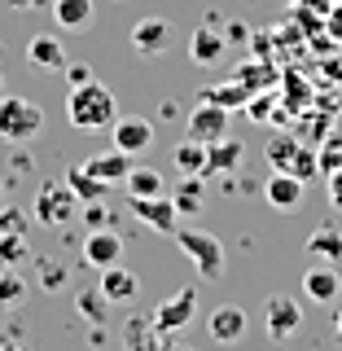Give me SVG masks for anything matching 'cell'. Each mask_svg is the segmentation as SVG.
<instances>
[{"instance_id":"1","label":"cell","mask_w":342,"mask_h":351,"mask_svg":"<svg viewBox=\"0 0 342 351\" xmlns=\"http://www.w3.org/2000/svg\"><path fill=\"white\" fill-rule=\"evenodd\" d=\"M114 119H119V101L106 84L88 80V84H75L71 93H66V123L71 128L106 132V128H114Z\"/></svg>"},{"instance_id":"2","label":"cell","mask_w":342,"mask_h":351,"mask_svg":"<svg viewBox=\"0 0 342 351\" xmlns=\"http://www.w3.org/2000/svg\"><path fill=\"white\" fill-rule=\"evenodd\" d=\"M40 128H44V110L36 101H27L18 93L0 97V141L5 145H27V141L40 136Z\"/></svg>"},{"instance_id":"3","label":"cell","mask_w":342,"mask_h":351,"mask_svg":"<svg viewBox=\"0 0 342 351\" xmlns=\"http://www.w3.org/2000/svg\"><path fill=\"white\" fill-rule=\"evenodd\" d=\"M175 241H180V250L197 263V277L202 281L224 277V246H219L215 233H206V228H175Z\"/></svg>"},{"instance_id":"4","label":"cell","mask_w":342,"mask_h":351,"mask_svg":"<svg viewBox=\"0 0 342 351\" xmlns=\"http://www.w3.org/2000/svg\"><path fill=\"white\" fill-rule=\"evenodd\" d=\"M36 219L40 224H49V228H62V224H71L75 215H80V197H75V189L66 180H49V184H40V193H36Z\"/></svg>"},{"instance_id":"5","label":"cell","mask_w":342,"mask_h":351,"mask_svg":"<svg viewBox=\"0 0 342 351\" xmlns=\"http://www.w3.org/2000/svg\"><path fill=\"white\" fill-rule=\"evenodd\" d=\"M193 312H197V285H184V290H175L171 299L158 303V312H154V321H149V334H158V338L180 334V329L193 321Z\"/></svg>"},{"instance_id":"6","label":"cell","mask_w":342,"mask_h":351,"mask_svg":"<svg viewBox=\"0 0 342 351\" xmlns=\"http://www.w3.org/2000/svg\"><path fill=\"white\" fill-rule=\"evenodd\" d=\"M303 325V307L290 299V294H268V303H263V329H268L272 343H285V338H294V329Z\"/></svg>"},{"instance_id":"7","label":"cell","mask_w":342,"mask_h":351,"mask_svg":"<svg viewBox=\"0 0 342 351\" xmlns=\"http://www.w3.org/2000/svg\"><path fill=\"white\" fill-rule=\"evenodd\" d=\"M184 132H189V141L211 145V141L228 136V110L215 106V101H197V106L189 110V119H184Z\"/></svg>"},{"instance_id":"8","label":"cell","mask_w":342,"mask_h":351,"mask_svg":"<svg viewBox=\"0 0 342 351\" xmlns=\"http://www.w3.org/2000/svg\"><path fill=\"white\" fill-rule=\"evenodd\" d=\"M206 334H211V343H224V347L241 343V338L250 334V316H246V307H237V303H219L215 312L206 316Z\"/></svg>"},{"instance_id":"9","label":"cell","mask_w":342,"mask_h":351,"mask_svg":"<svg viewBox=\"0 0 342 351\" xmlns=\"http://www.w3.org/2000/svg\"><path fill=\"white\" fill-rule=\"evenodd\" d=\"M303 193H307V184L299 180V176H290V171H272L268 184H263L268 206H272V211H281V215H294V211H299V206H303Z\"/></svg>"},{"instance_id":"10","label":"cell","mask_w":342,"mask_h":351,"mask_svg":"<svg viewBox=\"0 0 342 351\" xmlns=\"http://www.w3.org/2000/svg\"><path fill=\"white\" fill-rule=\"evenodd\" d=\"M171 40H175V31H171L167 18H141L136 27H132V49L145 53V58H158V53H167Z\"/></svg>"},{"instance_id":"11","label":"cell","mask_w":342,"mask_h":351,"mask_svg":"<svg viewBox=\"0 0 342 351\" xmlns=\"http://www.w3.org/2000/svg\"><path fill=\"white\" fill-rule=\"evenodd\" d=\"M123 259V237L114 233V228H93L84 241V263H93L97 272L101 268H114V263Z\"/></svg>"},{"instance_id":"12","label":"cell","mask_w":342,"mask_h":351,"mask_svg":"<svg viewBox=\"0 0 342 351\" xmlns=\"http://www.w3.org/2000/svg\"><path fill=\"white\" fill-rule=\"evenodd\" d=\"M132 215L141 219V224L158 228V233H175V219H180V211H175L171 197H132Z\"/></svg>"},{"instance_id":"13","label":"cell","mask_w":342,"mask_h":351,"mask_svg":"<svg viewBox=\"0 0 342 351\" xmlns=\"http://www.w3.org/2000/svg\"><path fill=\"white\" fill-rule=\"evenodd\" d=\"M114 149H123L127 158H136V154H145L154 145V123L149 119H114Z\"/></svg>"},{"instance_id":"14","label":"cell","mask_w":342,"mask_h":351,"mask_svg":"<svg viewBox=\"0 0 342 351\" xmlns=\"http://www.w3.org/2000/svg\"><path fill=\"white\" fill-rule=\"evenodd\" d=\"M27 66L31 71H44V75H62L66 71V49L58 36H31L27 44Z\"/></svg>"},{"instance_id":"15","label":"cell","mask_w":342,"mask_h":351,"mask_svg":"<svg viewBox=\"0 0 342 351\" xmlns=\"http://www.w3.org/2000/svg\"><path fill=\"white\" fill-rule=\"evenodd\" d=\"M97 290H101L106 303H132V299H136V290H141V277H136V272H127L123 263H114V268H101Z\"/></svg>"},{"instance_id":"16","label":"cell","mask_w":342,"mask_h":351,"mask_svg":"<svg viewBox=\"0 0 342 351\" xmlns=\"http://www.w3.org/2000/svg\"><path fill=\"white\" fill-rule=\"evenodd\" d=\"M241 158H246V145L233 136H219L206 145V171L202 176H233L241 167Z\"/></svg>"},{"instance_id":"17","label":"cell","mask_w":342,"mask_h":351,"mask_svg":"<svg viewBox=\"0 0 342 351\" xmlns=\"http://www.w3.org/2000/svg\"><path fill=\"white\" fill-rule=\"evenodd\" d=\"M84 171L93 176V180H101V184H123L127 171H132V158L123 149H106V154H93V158L84 162Z\"/></svg>"},{"instance_id":"18","label":"cell","mask_w":342,"mask_h":351,"mask_svg":"<svg viewBox=\"0 0 342 351\" xmlns=\"http://www.w3.org/2000/svg\"><path fill=\"white\" fill-rule=\"evenodd\" d=\"M224 44H228V36H219L211 22H202V27L189 36V58H193L197 66H211V62L224 58Z\"/></svg>"},{"instance_id":"19","label":"cell","mask_w":342,"mask_h":351,"mask_svg":"<svg viewBox=\"0 0 342 351\" xmlns=\"http://www.w3.org/2000/svg\"><path fill=\"white\" fill-rule=\"evenodd\" d=\"M338 290H342V281H338V272L329 268V263H321V268H307V272H303V294H307V299H316V303H334V299H338Z\"/></svg>"},{"instance_id":"20","label":"cell","mask_w":342,"mask_h":351,"mask_svg":"<svg viewBox=\"0 0 342 351\" xmlns=\"http://www.w3.org/2000/svg\"><path fill=\"white\" fill-rule=\"evenodd\" d=\"M307 250H312L316 259H325V263H342V233L329 228V224H321L312 237H307Z\"/></svg>"},{"instance_id":"21","label":"cell","mask_w":342,"mask_h":351,"mask_svg":"<svg viewBox=\"0 0 342 351\" xmlns=\"http://www.w3.org/2000/svg\"><path fill=\"white\" fill-rule=\"evenodd\" d=\"M263 154H268L272 171H294V162H299V154H303V141H294V136H272Z\"/></svg>"},{"instance_id":"22","label":"cell","mask_w":342,"mask_h":351,"mask_svg":"<svg viewBox=\"0 0 342 351\" xmlns=\"http://www.w3.org/2000/svg\"><path fill=\"white\" fill-rule=\"evenodd\" d=\"M53 18H58V27L80 31L93 22V0H53Z\"/></svg>"},{"instance_id":"23","label":"cell","mask_w":342,"mask_h":351,"mask_svg":"<svg viewBox=\"0 0 342 351\" xmlns=\"http://www.w3.org/2000/svg\"><path fill=\"white\" fill-rule=\"evenodd\" d=\"M123 189H127V197H158L162 193V176L154 171V167H136V162H132Z\"/></svg>"},{"instance_id":"24","label":"cell","mask_w":342,"mask_h":351,"mask_svg":"<svg viewBox=\"0 0 342 351\" xmlns=\"http://www.w3.org/2000/svg\"><path fill=\"white\" fill-rule=\"evenodd\" d=\"M171 162L184 176H202L206 171V145H202V141H180V145L171 149Z\"/></svg>"},{"instance_id":"25","label":"cell","mask_w":342,"mask_h":351,"mask_svg":"<svg viewBox=\"0 0 342 351\" xmlns=\"http://www.w3.org/2000/svg\"><path fill=\"white\" fill-rule=\"evenodd\" d=\"M250 97H255V93H250V88L246 84H219V88H206V93H202V101H215V106H224V110H246L250 106Z\"/></svg>"},{"instance_id":"26","label":"cell","mask_w":342,"mask_h":351,"mask_svg":"<svg viewBox=\"0 0 342 351\" xmlns=\"http://www.w3.org/2000/svg\"><path fill=\"white\" fill-rule=\"evenodd\" d=\"M316 167H321V176L342 171V132H325L321 136V145H316Z\"/></svg>"},{"instance_id":"27","label":"cell","mask_w":342,"mask_h":351,"mask_svg":"<svg viewBox=\"0 0 342 351\" xmlns=\"http://www.w3.org/2000/svg\"><path fill=\"white\" fill-rule=\"evenodd\" d=\"M62 180H66V184H71V189H75V197H80V202H101V193L110 189V184L93 180V176H88L84 167H71V171L62 176Z\"/></svg>"},{"instance_id":"28","label":"cell","mask_w":342,"mask_h":351,"mask_svg":"<svg viewBox=\"0 0 342 351\" xmlns=\"http://www.w3.org/2000/svg\"><path fill=\"white\" fill-rule=\"evenodd\" d=\"M233 80H237V84H246L250 93H268L272 80H277V71H268L263 62H241L237 71H233Z\"/></svg>"},{"instance_id":"29","label":"cell","mask_w":342,"mask_h":351,"mask_svg":"<svg viewBox=\"0 0 342 351\" xmlns=\"http://www.w3.org/2000/svg\"><path fill=\"white\" fill-rule=\"evenodd\" d=\"M281 84H285V93H290V110H294V114H299V110H307V101H312V84L299 80L294 71H285Z\"/></svg>"},{"instance_id":"30","label":"cell","mask_w":342,"mask_h":351,"mask_svg":"<svg viewBox=\"0 0 342 351\" xmlns=\"http://www.w3.org/2000/svg\"><path fill=\"white\" fill-rule=\"evenodd\" d=\"M175 202V211H197V202H202V176H184V184H180V193L171 197Z\"/></svg>"},{"instance_id":"31","label":"cell","mask_w":342,"mask_h":351,"mask_svg":"<svg viewBox=\"0 0 342 351\" xmlns=\"http://www.w3.org/2000/svg\"><path fill=\"white\" fill-rule=\"evenodd\" d=\"M66 80H71V88L75 84H88V80H93V66H88V62H66Z\"/></svg>"},{"instance_id":"32","label":"cell","mask_w":342,"mask_h":351,"mask_svg":"<svg viewBox=\"0 0 342 351\" xmlns=\"http://www.w3.org/2000/svg\"><path fill=\"white\" fill-rule=\"evenodd\" d=\"M325 193H329V206H334V211H342V171L325 176Z\"/></svg>"},{"instance_id":"33","label":"cell","mask_w":342,"mask_h":351,"mask_svg":"<svg viewBox=\"0 0 342 351\" xmlns=\"http://www.w3.org/2000/svg\"><path fill=\"white\" fill-rule=\"evenodd\" d=\"M22 290H27V285H22L14 272H5V277H0V299H22Z\"/></svg>"},{"instance_id":"34","label":"cell","mask_w":342,"mask_h":351,"mask_svg":"<svg viewBox=\"0 0 342 351\" xmlns=\"http://www.w3.org/2000/svg\"><path fill=\"white\" fill-rule=\"evenodd\" d=\"M334 329H338V343H342V312L334 316Z\"/></svg>"},{"instance_id":"35","label":"cell","mask_w":342,"mask_h":351,"mask_svg":"<svg viewBox=\"0 0 342 351\" xmlns=\"http://www.w3.org/2000/svg\"><path fill=\"white\" fill-rule=\"evenodd\" d=\"M0 351H18V347H14V343H5V347H0Z\"/></svg>"},{"instance_id":"36","label":"cell","mask_w":342,"mask_h":351,"mask_svg":"<svg viewBox=\"0 0 342 351\" xmlns=\"http://www.w3.org/2000/svg\"><path fill=\"white\" fill-rule=\"evenodd\" d=\"M0 97H5V75H0Z\"/></svg>"},{"instance_id":"37","label":"cell","mask_w":342,"mask_h":351,"mask_svg":"<svg viewBox=\"0 0 342 351\" xmlns=\"http://www.w3.org/2000/svg\"><path fill=\"white\" fill-rule=\"evenodd\" d=\"M307 5H316V0H307Z\"/></svg>"}]
</instances>
